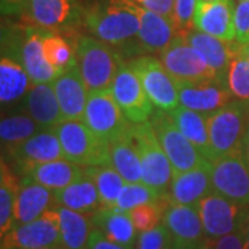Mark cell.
I'll return each mask as SVG.
<instances>
[{"label":"cell","mask_w":249,"mask_h":249,"mask_svg":"<svg viewBox=\"0 0 249 249\" xmlns=\"http://www.w3.org/2000/svg\"><path fill=\"white\" fill-rule=\"evenodd\" d=\"M140 6L133 0H104L83 13V25L94 37L111 46L136 42L140 31Z\"/></svg>","instance_id":"1"},{"label":"cell","mask_w":249,"mask_h":249,"mask_svg":"<svg viewBox=\"0 0 249 249\" xmlns=\"http://www.w3.org/2000/svg\"><path fill=\"white\" fill-rule=\"evenodd\" d=\"M79 71L90 91L109 89L124 60L121 54L94 36L76 34L71 37Z\"/></svg>","instance_id":"2"},{"label":"cell","mask_w":249,"mask_h":249,"mask_svg":"<svg viewBox=\"0 0 249 249\" xmlns=\"http://www.w3.org/2000/svg\"><path fill=\"white\" fill-rule=\"evenodd\" d=\"M206 119L213 160L242 151L249 129V101L234 98L227 106L206 116Z\"/></svg>","instance_id":"3"},{"label":"cell","mask_w":249,"mask_h":249,"mask_svg":"<svg viewBox=\"0 0 249 249\" xmlns=\"http://www.w3.org/2000/svg\"><path fill=\"white\" fill-rule=\"evenodd\" d=\"M54 132L67 160L85 168L111 165L109 142L93 133L83 121H62Z\"/></svg>","instance_id":"4"},{"label":"cell","mask_w":249,"mask_h":249,"mask_svg":"<svg viewBox=\"0 0 249 249\" xmlns=\"http://www.w3.org/2000/svg\"><path fill=\"white\" fill-rule=\"evenodd\" d=\"M130 132L142 160V183L155 190L160 196H168L173 168L157 139L151 122L132 124Z\"/></svg>","instance_id":"5"},{"label":"cell","mask_w":249,"mask_h":249,"mask_svg":"<svg viewBox=\"0 0 249 249\" xmlns=\"http://www.w3.org/2000/svg\"><path fill=\"white\" fill-rule=\"evenodd\" d=\"M139 76L152 106L172 112L180 106L178 82L155 55H142L127 62Z\"/></svg>","instance_id":"6"},{"label":"cell","mask_w":249,"mask_h":249,"mask_svg":"<svg viewBox=\"0 0 249 249\" xmlns=\"http://www.w3.org/2000/svg\"><path fill=\"white\" fill-rule=\"evenodd\" d=\"M208 241L219 240L247 226L249 206L232 202L217 193H209L196 205Z\"/></svg>","instance_id":"7"},{"label":"cell","mask_w":249,"mask_h":249,"mask_svg":"<svg viewBox=\"0 0 249 249\" xmlns=\"http://www.w3.org/2000/svg\"><path fill=\"white\" fill-rule=\"evenodd\" d=\"M150 122L158 142L169 158L173 173L193 169L206 160L196 145L180 132L170 112L157 108L150 118Z\"/></svg>","instance_id":"8"},{"label":"cell","mask_w":249,"mask_h":249,"mask_svg":"<svg viewBox=\"0 0 249 249\" xmlns=\"http://www.w3.org/2000/svg\"><path fill=\"white\" fill-rule=\"evenodd\" d=\"M82 121L93 133L109 142L129 132L132 126L109 89L90 91Z\"/></svg>","instance_id":"9"},{"label":"cell","mask_w":249,"mask_h":249,"mask_svg":"<svg viewBox=\"0 0 249 249\" xmlns=\"http://www.w3.org/2000/svg\"><path fill=\"white\" fill-rule=\"evenodd\" d=\"M212 190L235 204L249 206V163L244 151L212 162Z\"/></svg>","instance_id":"10"},{"label":"cell","mask_w":249,"mask_h":249,"mask_svg":"<svg viewBox=\"0 0 249 249\" xmlns=\"http://www.w3.org/2000/svg\"><path fill=\"white\" fill-rule=\"evenodd\" d=\"M57 245H61V234L55 206L34 222L13 226L1 237V249H37Z\"/></svg>","instance_id":"11"},{"label":"cell","mask_w":249,"mask_h":249,"mask_svg":"<svg viewBox=\"0 0 249 249\" xmlns=\"http://www.w3.org/2000/svg\"><path fill=\"white\" fill-rule=\"evenodd\" d=\"M109 90L116 104L132 124L147 122L155 111L139 76L126 62L121 65Z\"/></svg>","instance_id":"12"},{"label":"cell","mask_w":249,"mask_h":249,"mask_svg":"<svg viewBox=\"0 0 249 249\" xmlns=\"http://www.w3.org/2000/svg\"><path fill=\"white\" fill-rule=\"evenodd\" d=\"M162 224L169 232L173 245L191 249H206L208 238L205 235L202 220L196 206L170 202L165 205Z\"/></svg>","instance_id":"13"},{"label":"cell","mask_w":249,"mask_h":249,"mask_svg":"<svg viewBox=\"0 0 249 249\" xmlns=\"http://www.w3.org/2000/svg\"><path fill=\"white\" fill-rule=\"evenodd\" d=\"M178 89L180 106L206 116L234 100L227 80L217 76L191 82H178Z\"/></svg>","instance_id":"14"},{"label":"cell","mask_w":249,"mask_h":249,"mask_svg":"<svg viewBox=\"0 0 249 249\" xmlns=\"http://www.w3.org/2000/svg\"><path fill=\"white\" fill-rule=\"evenodd\" d=\"M160 60L176 82H191L216 76L202 54L187 42L184 35L176 36L173 42L160 52Z\"/></svg>","instance_id":"15"},{"label":"cell","mask_w":249,"mask_h":249,"mask_svg":"<svg viewBox=\"0 0 249 249\" xmlns=\"http://www.w3.org/2000/svg\"><path fill=\"white\" fill-rule=\"evenodd\" d=\"M4 152L14 163L13 170L17 175H21V178L25 176L36 165L64 158L61 142L54 129L40 130L25 142L7 151H3V154Z\"/></svg>","instance_id":"16"},{"label":"cell","mask_w":249,"mask_h":249,"mask_svg":"<svg viewBox=\"0 0 249 249\" xmlns=\"http://www.w3.org/2000/svg\"><path fill=\"white\" fill-rule=\"evenodd\" d=\"M78 0H28L25 16L31 25L47 31H71L83 22Z\"/></svg>","instance_id":"17"},{"label":"cell","mask_w":249,"mask_h":249,"mask_svg":"<svg viewBox=\"0 0 249 249\" xmlns=\"http://www.w3.org/2000/svg\"><path fill=\"white\" fill-rule=\"evenodd\" d=\"M235 6L232 0H198L193 27L206 35L232 42L235 40Z\"/></svg>","instance_id":"18"},{"label":"cell","mask_w":249,"mask_h":249,"mask_svg":"<svg viewBox=\"0 0 249 249\" xmlns=\"http://www.w3.org/2000/svg\"><path fill=\"white\" fill-rule=\"evenodd\" d=\"M212 191V162L204 160L193 169L173 173L166 196L175 204L196 206Z\"/></svg>","instance_id":"19"},{"label":"cell","mask_w":249,"mask_h":249,"mask_svg":"<svg viewBox=\"0 0 249 249\" xmlns=\"http://www.w3.org/2000/svg\"><path fill=\"white\" fill-rule=\"evenodd\" d=\"M53 88L64 121H82L90 90L83 80L78 64L62 72L53 82Z\"/></svg>","instance_id":"20"},{"label":"cell","mask_w":249,"mask_h":249,"mask_svg":"<svg viewBox=\"0 0 249 249\" xmlns=\"http://www.w3.org/2000/svg\"><path fill=\"white\" fill-rule=\"evenodd\" d=\"M184 37L196 52L202 54L205 61L212 68L214 75L217 78L227 80V72L230 68V64L232 58L240 53L242 45H240L237 40L227 42L214 36L206 35L194 28L188 31Z\"/></svg>","instance_id":"21"},{"label":"cell","mask_w":249,"mask_h":249,"mask_svg":"<svg viewBox=\"0 0 249 249\" xmlns=\"http://www.w3.org/2000/svg\"><path fill=\"white\" fill-rule=\"evenodd\" d=\"M140 6V4H139ZM140 31L134 42L137 52L160 53L178 36L175 22L170 18L140 6Z\"/></svg>","instance_id":"22"},{"label":"cell","mask_w":249,"mask_h":249,"mask_svg":"<svg viewBox=\"0 0 249 249\" xmlns=\"http://www.w3.org/2000/svg\"><path fill=\"white\" fill-rule=\"evenodd\" d=\"M54 204V191L28 178H21L14 208V226L39 219Z\"/></svg>","instance_id":"23"},{"label":"cell","mask_w":249,"mask_h":249,"mask_svg":"<svg viewBox=\"0 0 249 249\" xmlns=\"http://www.w3.org/2000/svg\"><path fill=\"white\" fill-rule=\"evenodd\" d=\"M27 111L42 130L54 129L64 121L53 83H32L27 93Z\"/></svg>","instance_id":"24"},{"label":"cell","mask_w":249,"mask_h":249,"mask_svg":"<svg viewBox=\"0 0 249 249\" xmlns=\"http://www.w3.org/2000/svg\"><path fill=\"white\" fill-rule=\"evenodd\" d=\"M54 205L86 214L94 213L101 208L97 187L86 173L70 186L54 191Z\"/></svg>","instance_id":"25"},{"label":"cell","mask_w":249,"mask_h":249,"mask_svg":"<svg viewBox=\"0 0 249 249\" xmlns=\"http://www.w3.org/2000/svg\"><path fill=\"white\" fill-rule=\"evenodd\" d=\"M94 227L103 232L108 240L114 241L127 248H133L136 242V227L129 212L118 208H100L91 213Z\"/></svg>","instance_id":"26"},{"label":"cell","mask_w":249,"mask_h":249,"mask_svg":"<svg viewBox=\"0 0 249 249\" xmlns=\"http://www.w3.org/2000/svg\"><path fill=\"white\" fill-rule=\"evenodd\" d=\"M109 154L111 166L124 178L126 183L142 181V160L130 129L116 140L109 142Z\"/></svg>","instance_id":"27"},{"label":"cell","mask_w":249,"mask_h":249,"mask_svg":"<svg viewBox=\"0 0 249 249\" xmlns=\"http://www.w3.org/2000/svg\"><path fill=\"white\" fill-rule=\"evenodd\" d=\"M83 173H85V169L80 165H76L73 162L62 158V160L36 165L21 178L32 180L53 191H57L64 187L70 186L76 178L83 176Z\"/></svg>","instance_id":"28"},{"label":"cell","mask_w":249,"mask_h":249,"mask_svg":"<svg viewBox=\"0 0 249 249\" xmlns=\"http://www.w3.org/2000/svg\"><path fill=\"white\" fill-rule=\"evenodd\" d=\"M60 223L61 247L64 249H86L94 224L91 214L75 212L68 208L55 205Z\"/></svg>","instance_id":"29"},{"label":"cell","mask_w":249,"mask_h":249,"mask_svg":"<svg viewBox=\"0 0 249 249\" xmlns=\"http://www.w3.org/2000/svg\"><path fill=\"white\" fill-rule=\"evenodd\" d=\"M32 82L22 62L10 55H1L0 60V101L9 106L24 97Z\"/></svg>","instance_id":"30"},{"label":"cell","mask_w":249,"mask_h":249,"mask_svg":"<svg viewBox=\"0 0 249 249\" xmlns=\"http://www.w3.org/2000/svg\"><path fill=\"white\" fill-rule=\"evenodd\" d=\"M170 115L178 124L180 132L196 145V150L202 154L205 160L212 162L213 157H212V150H211L206 115L193 111L190 108L183 107V106H178L175 111L170 112Z\"/></svg>","instance_id":"31"},{"label":"cell","mask_w":249,"mask_h":249,"mask_svg":"<svg viewBox=\"0 0 249 249\" xmlns=\"http://www.w3.org/2000/svg\"><path fill=\"white\" fill-rule=\"evenodd\" d=\"M21 180L10 165L1 160L0 173V235L4 237L14 226V208Z\"/></svg>","instance_id":"32"},{"label":"cell","mask_w":249,"mask_h":249,"mask_svg":"<svg viewBox=\"0 0 249 249\" xmlns=\"http://www.w3.org/2000/svg\"><path fill=\"white\" fill-rule=\"evenodd\" d=\"M85 173L97 187L101 208H115L116 199L126 184L124 178L111 165L86 166Z\"/></svg>","instance_id":"33"},{"label":"cell","mask_w":249,"mask_h":249,"mask_svg":"<svg viewBox=\"0 0 249 249\" xmlns=\"http://www.w3.org/2000/svg\"><path fill=\"white\" fill-rule=\"evenodd\" d=\"M40 130H42L40 126L29 115L16 114V115L3 116L0 124V139H1L3 151H7L10 148L25 142Z\"/></svg>","instance_id":"34"},{"label":"cell","mask_w":249,"mask_h":249,"mask_svg":"<svg viewBox=\"0 0 249 249\" xmlns=\"http://www.w3.org/2000/svg\"><path fill=\"white\" fill-rule=\"evenodd\" d=\"M43 52L46 60L60 73L78 64L75 47L71 40L65 39L64 36L58 35L53 31H46L43 37Z\"/></svg>","instance_id":"35"},{"label":"cell","mask_w":249,"mask_h":249,"mask_svg":"<svg viewBox=\"0 0 249 249\" xmlns=\"http://www.w3.org/2000/svg\"><path fill=\"white\" fill-rule=\"evenodd\" d=\"M162 196L152 190L151 187L144 184L142 181L140 183H126L121 191V194L116 199L115 208L129 212L134 208L145 204H154L158 202Z\"/></svg>","instance_id":"36"},{"label":"cell","mask_w":249,"mask_h":249,"mask_svg":"<svg viewBox=\"0 0 249 249\" xmlns=\"http://www.w3.org/2000/svg\"><path fill=\"white\" fill-rule=\"evenodd\" d=\"M227 85L235 100L249 101V62L241 53L237 54L230 64L227 72Z\"/></svg>","instance_id":"37"},{"label":"cell","mask_w":249,"mask_h":249,"mask_svg":"<svg viewBox=\"0 0 249 249\" xmlns=\"http://www.w3.org/2000/svg\"><path fill=\"white\" fill-rule=\"evenodd\" d=\"M160 199L158 202L140 205L132 211H129V214L132 217V222L137 231H148V230L155 229L157 226H160L162 222L163 211H165V204H162Z\"/></svg>","instance_id":"38"},{"label":"cell","mask_w":249,"mask_h":249,"mask_svg":"<svg viewBox=\"0 0 249 249\" xmlns=\"http://www.w3.org/2000/svg\"><path fill=\"white\" fill-rule=\"evenodd\" d=\"M172 245L173 242L169 232L163 224H160L152 230L139 234L136 249H170Z\"/></svg>","instance_id":"39"},{"label":"cell","mask_w":249,"mask_h":249,"mask_svg":"<svg viewBox=\"0 0 249 249\" xmlns=\"http://www.w3.org/2000/svg\"><path fill=\"white\" fill-rule=\"evenodd\" d=\"M196 3L198 0H175L173 22L178 35H186L188 31H191Z\"/></svg>","instance_id":"40"},{"label":"cell","mask_w":249,"mask_h":249,"mask_svg":"<svg viewBox=\"0 0 249 249\" xmlns=\"http://www.w3.org/2000/svg\"><path fill=\"white\" fill-rule=\"evenodd\" d=\"M234 27H235V40L240 45L249 43V0H241L235 6L234 14Z\"/></svg>","instance_id":"41"},{"label":"cell","mask_w":249,"mask_h":249,"mask_svg":"<svg viewBox=\"0 0 249 249\" xmlns=\"http://www.w3.org/2000/svg\"><path fill=\"white\" fill-rule=\"evenodd\" d=\"M245 229L247 226L219 240L208 241L206 249H245Z\"/></svg>","instance_id":"42"},{"label":"cell","mask_w":249,"mask_h":249,"mask_svg":"<svg viewBox=\"0 0 249 249\" xmlns=\"http://www.w3.org/2000/svg\"><path fill=\"white\" fill-rule=\"evenodd\" d=\"M144 9L155 11L173 21L175 16V0H133Z\"/></svg>","instance_id":"43"},{"label":"cell","mask_w":249,"mask_h":249,"mask_svg":"<svg viewBox=\"0 0 249 249\" xmlns=\"http://www.w3.org/2000/svg\"><path fill=\"white\" fill-rule=\"evenodd\" d=\"M86 249H133V248H127V247H124V245H121V244H116V242H114V241L108 240L107 237H106L103 232L94 227V230L91 231L89 244H88V248Z\"/></svg>","instance_id":"44"},{"label":"cell","mask_w":249,"mask_h":249,"mask_svg":"<svg viewBox=\"0 0 249 249\" xmlns=\"http://www.w3.org/2000/svg\"><path fill=\"white\" fill-rule=\"evenodd\" d=\"M28 7L27 0H0L1 16H25Z\"/></svg>","instance_id":"45"},{"label":"cell","mask_w":249,"mask_h":249,"mask_svg":"<svg viewBox=\"0 0 249 249\" xmlns=\"http://www.w3.org/2000/svg\"><path fill=\"white\" fill-rule=\"evenodd\" d=\"M242 151H244V155H245V158H247L249 163V129L248 132H247V136H245V140H244V148H242Z\"/></svg>","instance_id":"46"},{"label":"cell","mask_w":249,"mask_h":249,"mask_svg":"<svg viewBox=\"0 0 249 249\" xmlns=\"http://www.w3.org/2000/svg\"><path fill=\"white\" fill-rule=\"evenodd\" d=\"M241 55L247 60V61L249 62V43L248 45H244L242 47H241Z\"/></svg>","instance_id":"47"},{"label":"cell","mask_w":249,"mask_h":249,"mask_svg":"<svg viewBox=\"0 0 249 249\" xmlns=\"http://www.w3.org/2000/svg\"><path fill=\"white\" fill-rule=\"evenodd\" d=\"M245 249H249V216L247 222V229H245Z\"/></svg>","instance_id":"48"},{"label":"cell","mask_w":249,"mask_h":249,"mask_svg":"<svg viewBox=\"0 0 249 249\" xmlns=\"http://www.w3.org/2000/svg\"><path fill=\"white\" fill-rule=\"evenodd\" d=\"M37 249H64L61 245H57V247H46V248H37Z\"/></svg>","instance_id":"49"},{"label":"cell","mask_w":249,"mask_h":249,"mask_svg":"<svg viewBox=\"0 0 249 249\" xmlns=\"http://www.w3.org/2000/svg\"><path fill=\"white\" fill-rule=\"evenodd\" d=\"M170 249H191V248H184V247H178V245H172Z\"/></svg>","instance_id":"50"},{"label":"cell","mask_w":249,"mask_h":249,"mask_svg":"<svg viewBox=\"0 0 249 249\" xmlns=\"http://www.w3.org/2000/svg\"><path fill=\"white\" fill-rule=\"evenodd\" d=\"M27 1H28V0H27Z\"/></svg>","instance_id":"51"},{"label":"cell","mask_w":249,"mask_h":249,"mask_svg":"<svg viewBox=\"0 0 249 249\" xmlns=\"http://www.w3.org/2000/svg\"><path fill=\"white\" fill-rule=\"evenodd\" d=\"M240 1H241V0H240Z\"/></svg>","instance_id":"52"}]
</instances>
